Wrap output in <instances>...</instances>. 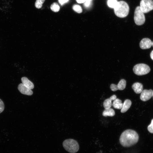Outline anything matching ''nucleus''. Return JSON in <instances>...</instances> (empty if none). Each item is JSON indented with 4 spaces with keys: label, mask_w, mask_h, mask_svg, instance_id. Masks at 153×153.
Wrapping results in <instances>:
<instances>
[{
    "label": "nucleus",
    "mask_w": 153,
    "mask_h": 153,
    "mask_svg": "<svg viewBox=\"0 0 153 153\" xmlns=\"http://www.w3.org/2000/svg\"><path fill=\"white\" fill-rule=\"evenodd\" d=\"M152 42L149 39L144 38L143 39L140 43V47L143 49L150 48L152 46Z\"/></svg>",
    "instance_id": "9"
},
{
    "label": "nucleus",
    "mask_w": 153,
    "mask_h": 153,
    "mask_svg": "<svg viewBox=\"0 0 153 153\" xmlns=\"http://www.w3.org/2000/svg\"><path fill=\"white\" fill-rule=\"evenodd\" d=\"M91 1L87 0L84 3V6L85 7H89L91 4Z\"/></svg>",
    "instance_id": "23"
},
{
    "label": "nucleus",
    "mask_w": 153,
    "mask_h": 153,
    "mask_svg": "<svg viewBox=\"0 0 153 153\" xmlns=\"http://www.w3.org/2000/svg\"><path fill=\"white\" fill-rule=\"evenodd\" d=\"M69 0H59L60 3L61 5H63L65 3L67 2Z\"/></svg>",
    "instance_id": "24"
},
{
    "label": "nucleus",
    "mask_w": 153,
    "mask_h": 153,
    "mask_svg": "<svg viewBox=\"0 0 153 153\" xmlns=\"http://www.w3.org/2000/svg\"><path fill=\"white\" fill-rule=\"evenodd\" d=\"M126 82L124 79H122L119 82L117 85L111 84L110 86L111 90L113 91H115L118 90H123L126 88Z\"/></svg>",
    "instance_id": "7"
},
{
    "label": "nucleus",
    "mask_w": 153,
    "mask_h": 153,
    "mask_svg": "<svg viewBox=\"0 0 153 153\" xmlns=\"http://www.w3.org/2000/svg\"><path fill=\"white\" fill-rule=\"evenodd\" d=\"M45 1V0H36L35 3L36 7L38 8H41Z\"/></svg>",
    "instance_id": "20"
},
{
    "label": "nucleus",
    "mask_w": 153,
    "mask_h": 153,
    "mask_svg": "<svg viewBox=\"0 0 153 153\" xmlns=\"http://www.w3.org/2000/svg\"><path fill=\"white\" fill-rule=\"evenodd\" d=\"M18 88L20 92L23 94L31 95L33 94V92L31 90L26 86L22 83L19 84Z\"/></svg>",
    "instance_id": "10"
},
{
    "label": "nucleus",
    "mask_w": 153,
    "mask_h": 153,
    "mask_svg": "<svg viewBox=\"0 0 153 153\" xmlns=\"http://www.w3.org/2000/svg\"><path fill=\"white\" fill-rule=\"evenodd\" d=\"M132 88L136 94H139L143 90V86L141 83L136 82L132 85Z\"/></svg>",
    "instance_id": "12"
},
{
    "label": "nucleus",
    "mask_w": 153,
    "mask_h": 153,
    "mask_svg": "<svg viewBox=\"0 0 153 153\" xmlns=\"http://www.w3.org/2000/svg\"><path fill=\"white\" fill-rule=\"evenodd\" d=\"M4 109V104L3 101L0 99V113L3 112Z\"/></svg>",
    "instance_id": "22"
},
{
    "label": "nucleus",
    "mask_w": 153,
    "mask_h": 153,
    "mask_svg": "<svg viewBox=\"0 0 153 153\" xmlns=\"http://www.w3.org/2000/svg\"><path fill=\"white\" fill-rule=\"evenodd\" d=\"M140 8L144 13H147L153 10V1L141 0L140 3Z\"/></svg>",
    "instance_id": "6"
},
{
    "label": "nucleus",
    "mask_w": 153,
    "mask_h": 153,
    "mask_svg": "<svg viewBox=\"0 0 153 153\" xmlns=\"http://www.w3.org/2000/svg\"><path fill=\"white\" fill-rule=\"evenodd\" d=\"M152 46L153 47V41L152 42Z\"/></svg>",
    "instance_id": "27"
},
{
    "label": "nucleus",
    "mask_w": 153,
    "mask_h": 153,
    "mask_svg": "<svg viewBox=\"0 0 153 153\" xmlns=\"http://www.w3.org/2000/svg\"><path fill=\"white\" fill-rule=\"evenodd\" d=\"M134 19L135 24L137 25H142L145 22L144 13L141 10L140 6H138L135 8Z\"/></svg>",
    "instance_id": "5"
},
{
    "label": "nucleus",
    "mask_w": 153,
    "mask_h": 153,
    "mask_svg": "<svg viewBox=\"0 0 153 153\" xmlns=\"http://www.w3.org/2000/svg\"><path fill=\"white\" fill-rule=\"evenodd\" d=\"M139 139L138 135L135 131L128 129L124 131L121 134L120 137L119 141L122 146L128 147L136 144Z\"/></svg>",
    "instance_id": "1"
},
{
    "label": "nucleus",
    "mask_w": 153,
    "mask_h": 153,
    "mask_svg": "<svg viewBox=\"0 0 153 153\" xmlns=\"http://www.w3.org/2000/svg\"><path fill=\"white\" fill-rule=\"evenodd\" d=\"M153 90L151 89L149 90H144L141 93L140 96L141 99L144 101H147L150 99L153 96Z\"/></svg>",
    "instance_id": "8"
},
{
    "label": "nucleus",
    "mask_w": 153,
    "mask_h": 153,
    "mask_svg": "<svg viewBox=\"0 0 153 153\" xmlns=\"http://www.w3.org/2000/svg\"><path fill=\"white\" fill-rule=\"evenodd\" d=\"M116 98V96L115 95H113L110 98L105 100L103 103L104 108L105 109L110 108L112 106V101H114Z\"/></svg>",
    "instance_id": "11"
},
{
    "label": "nucleus",
    "mask_w": 153,
    "mask_h": 153,
    "mask_svg": "<svg viewBox=\"0 0 153 153\" xmlns=\"http://www.w3.org/2000/svg\"><path fill=\"white\" fill-rule=\"evenodd\" d=\"M117 2L116 0H108L107 4L109 7L114 8L116 5Z\"/></svg>",
    "instance_id": "18"
},
{
    "label": "nucleus",
    "mask_w": 153,
    "mask_h": 153,
    "mask_svg": "<svg viewBox=\"0 0 153 153\" xmlns=\"http://www.w3.org/2000/svg\"><path fill=\"white\" fill-rule=\"evenodd\" d=\"M115 114L114 110L110 108L108 109H105L103 112L102 115L103 116L105 117L113 116Z\"/></svg>",
    "instance_id": "16"
},
{
    "label": "nucleus",
    "mask_w": 153,
    "mask_h": 153,
    "mask_svg": "<svg viewBox=\"0 0 153 153\" xmlns=\"http://www.w3.org/2000/svg\"><path fill=\"white\" fill-rule=\"evenodd\" d=\"M87 0H90L92 1V0H76V2L79 3H84L85 1Z\"/></svg>",
    "instance_id": "25"
},
{
    "label": "nucleus",
    "mask_w": 153,
    "mask_h": 153,
    "mask_svg": "<svg viewBox=\"0 0 153 153\" xmlns=\"http://www.w3.org/2000/svg\"><path fill=\"white\" fill-rule=\"evenodd\" d=\"M150 56L151 59L153 60V50L150 53Z\"/></svg>",
    "instance_id": "26"
},
{
    "label": "nucleus",
    "mask_w": 153,
    "mask_h": 153,
    "mask_svg": "<svg viewBox=\"0 0 153 153\" xmlns=\"http://www.w3.org/2000/svg\"><path fill=\"white\" fill-rule=\"evenodd\" d=\"M64 148L70 153H75L79 150V146L77 142L73 139H68L63 143Z\"/></svg>",
    "instance_id": "3"
},
{
    "label": "nucleus",
    "mask_w": 153,
    "mask_h": 153,
    "mask_svg": "<svg viewBox=\"0 0 153 153\" xmlns=\"http://www.w3.org/2000/svg\"><path fill=\"white\" fill-rule=\"evenodd\" d=\"M147 129L149 132L153 133V119L151 120V124L148 126Z\"/></svg>",
    "instance_id": "21"
},
{
    "label": "nucleus",
    "mask_w": 153,
    "mask_h": 153,
    "mask_svg": "<svg viewBox=\"0 0 153 153\" xmlns=\"http://www.w3.org/2000/svg\"><path fill=\"white\" fill-rule=\"evenodd\" d=\"M152 96L153 97V96Z\"/></svg>",
    "instance_id": "28"
},
{
    "label": "nucleus",
    "mask_w": 153,
    "mask_h": 153,
    "mask_svg": "<svg viewBox=\"0 0 153 153\" xmlns=\"http://www.w3.org/2000/svg\"><path fill=\"white\" fill-rule=\"evenodd\" d=\"M131 105V102L130 100L127 99L125 100L121 109V112L124 113L127 111Z\"/></svg>",
    "instance_id": "14"
},
{
    "label": "nucleus",
    "mask_w": 153,
    "mask_h": 153,
    "mask_svg": "<svg viewBox=\"0 0 153 153\" xmlns=\"http://www.w3.org/2000/svg\"><path fill=\"white\" fill-rule=\"evenodd\" d=\"M133 70L134 73L138 75H142L148 73L150 71L149 67L144 63L136 64L134 67Z\"/></svg>",
    "instance_id": "4"
},
{
    "label": "nucleus",
    "mask_w": 153,
    "mask_h": 153,
    "mask_svg": "<svg viewBox=\"0 0 153 153\" xmlns=\"http://www.w3.org/2000/svg\"><path fill=\"white\" fill-rule=\"evenodd\" d=\"M122 102V101L121 100L118 98H116L114 100L112 105L113 107L115 109H121L123 104Z\"/></svg>",
    "instance_id": "15"
},
{
    "label": "nucleus",
    "mask_w": 153,
    "mask_h": 153,
    "mask_svg": "<svg viewBox=\"0 0 153 153\" xmlns=\"http://www.w3.org/2000/svg\"><path fill=\"white\" fill-rule=\"evenodd\" d=\"M21 81L22 83L27 88L30 89H33L34 88L33 83L28 79L26 77H23L21 78Z\"/></svg>",
    "instance_id": "13"
},
{
    "label": "nucleus",
    "mask_w": 153,
    "mask_h": 153,
    "mask_svg": "<svg viewBox=\"0 0 153 153\" xmlns=\"http://www.w3.org/2000/svg\"><path fill=\"white\" fill-rule=\"evenodd\" d=\"M73 9L76 12L80 13L82 12V9L80 5H74L73 6Z\"/></svg>",
    "instance_id": "19"
},
{
    "label": "nucleus",
    "mask_w": 153,
    "mask_h": 153,
    "mask_svg": "<svg viewBox=\"0 0 153 153\" xmlns=\"http://www.w3.org/2000/svg\"><path fill=\"white\" fill-rule=\"evenodd\" d=\"M50 8L52 11L55 12H58L60 9L59 5L56 3H53L50 6Z\"/></svg>",
    "instance_id": "17"
},
{
    "label": "nucleus",
    "mask_w": 153,
    "mask_h": 153,
    "mask_svg": "<svg viewBox=\"0 0 153 153\" xmlns=\"http://www.w3.org/2000/svg\"><path fill=\"white\" fill-rule=\"evenodd\" d=\"M114 8L115 14L120 18L126 17L129 12V6L128 4L124 1L118 2Z\"/></svg>",
    "instance_id": "2"
}]
</instances>
